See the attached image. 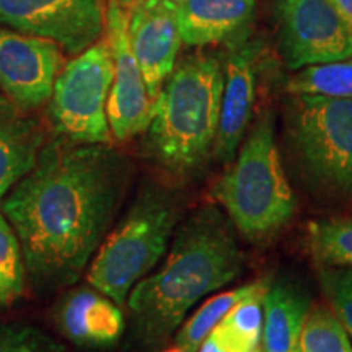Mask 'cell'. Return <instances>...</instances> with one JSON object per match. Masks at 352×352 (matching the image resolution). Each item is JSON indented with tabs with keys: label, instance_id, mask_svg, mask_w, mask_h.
<instances>
[{
	"label": "cell",
	"instance_id": "1",
	"mask_svg": "<svg viewBox=\"0 0 352 352\" xmlns=\"http://www.w3.org/2000/svg\"><path fill=\"white\" fill-rule=\"evenodd\" d=\"M132 178L129 158L104 144L57 138L0 199L39 290L76 284L108 235Z\"/></svg>",
	"mask_w": 352,
	"mask_h": 352
},
{
	"label": "cell",
	"instance_id": "2",
	"mask_svg": "<svg viewBox=\"0 0 352 352\" xmlns=\"http://www.w3.org/2000/svg\"><path fill=\"white\" fill-rule=\"evenodd\" d=\"M243 267L230 219L210 204L196 209L176 230L162 266L127 296L139 333L151 344L168 340L202 297L236 279Z\"/></svg>",
	"mask_w": 352,
	"mask_h": 352
},
{
	"label": "cell",
	"instance_id": "3",
	"mask_svg": "<svg viewBox=\"0 0 352 352\" xmlns=\"http://www.w3.org/2000/svg\"><path fill=\"white\" fill-rule=\"evenodd\" d=\"M223 67L214 56L195 54L175 65L155 98L147 148L162 168L188 176L206 164L219 129Z\"/></svg>",
	"mask_w": 352,
	"mask_h": 352
},
{
	"label": "cell",
	"instance_id": "4",
	"mask_svg": "<svg viewBox=\"0 0 352 352\" xmlns=\"http://www.w3.org/2000/svg\"><path fill=\"white\" fill-rule=\"evenodd\" d=\"M235 164L212 186L235 228L250 240H266L296 212V196L276 144L274 116L263 109L246 132Z\"/></svg>",
	"mask_w": 352,
	"mask_h": 352
},
{
	"label": "cell",
	"instance_id": "5",
	"mask_svg": "<svg viewBox=\"0 0 352 352\" xmlns=\"http://www.w3.org/2000/svg\"><path fill=\"white\" fill-rule=\"evenodd\" d=\"M178 197L158 184H147L124 217L91 258L87 280L116 305L126 303L131 289L164 256L179 222Z\"/></svg>",
	"mask_w": 352,
	"mask_h": 352
},
{
	"label": "cell",
	"instance_id": "6",
	"mask_svg": "<svg viewBox=\"0 0 352 352\" xmlns=\"http://www.w3.org/2000/svg\"><path fill=\"white\" fill-rule=\"evenodd\" d=\"M285 139L294 164L315 195L352 197V98L292 95Z\"/></svg>",
	"mask_w": 352,
	"mask_h": 352
},
{
	"label": "cell",
	"instance_id": "7",
	"mask_svg": "<svg viewBox=\"0 0 352 352\" xmlns=\"http://www.w3.org/2000/svg\"><path fill=\"white\" fill-rule=\"evenodd\" d=\"M113 56L107 36L64 64L52 88L51 124L56 135L77 144L111 145L107 104Z\"/></svg>",
	"mask_w": 352,
	"mask_h": 352
},
{
	"label": "cell",
	"instance_id": "8",
	"mask_svg": "<svg viewBox=\"0 0 352 352\" xmlns=\"http://www.w3.org/2000/svg\"><path fill=\"white\" fill-rule=\"evenodd\" d=\"M274 13L290 70L352 57V25L329 0H274Z\"/></svg>",
	"mask_w": 352,
	"mask_h": 352
},
{
	"label": "cell",
	"instance_id": "9",
	"mask_svg": "<svg viewBox=\"0 0 352 352\" xmlns=\"http://www.w3.org/2000/svg\"><path fill=\"white\" fill-rule=\"evenodd\" d=\"M0 25L77 56L107 30V0H0Z\"/></svg>",
	"mask_w": 352,
	"mask_h": 352
},
{
	"label": "cell",
	"instance_id": "10",
	"mask_svg": "<svg viewBox=\"0 0 352 352\" xmlns=\"http://www.w3.org/2000/svg\"><path fill=\"white\" fill-rule=\"evenodd\" d=\"M113 56V83L107 114L113 140L126 142L147 131L152 118V98L131 50L127 12L116 0H107V30Z\"/></svg>",
	"mask_w": 352,
	"mask_h": 352
},
{
	"label": "cell",
	"instance_id": "11",
	"mask_svg": "<svg viewBox=\"0 0 352 352\" xmlns=\"http://www.w3.org/2000/svg\"><path fill=\"white\" fill-rule=\"evenodd\" d=\"M65 64L54 41L0 25V91L25 111H36L52 95Z\"/></svg>",
	"mask_w": 352,
	"mask_h": 352
},
{
	"label": "cell",
	"instance_id": "12",
	"mask_svg": "<svg viewBox=\"0 0 352 352\" xmlns=\"http://www.w3.org/2000/svg\"><path fill=\"white\" fill-rule=\"evenodd\" d=\"M127 36L153 100L173 72L183 44L176 20V3L170 0H144L131 8L127 12Z\"/></svg>",
	"mask_w": 352,
	"mask_h": 352
},
{
	"label": "cell",
	"instance_id": "13",
	"mask_svg": "<svg viewBox=\"0 0 352 352\" xmlns=\"http://www.w3.org/2000/svg\"><path fill=\"white\" fill-rule=\"evenodd\" d=\"M222 67L223 88L212 155L228 165L235 158L252 122L256 98V46H232Z\"/></svg>",
	"mask_w": 352,
	"mask_h": 352
},
{
	"label": "cell",
	"instance_id": "14",
	"mask_svg": "<svg viewBox=\"0 0 352 352\" xmlns=\"http://www.w3.org/2000/svg\"><path fill=\"white\" fill-rule=\"evenodd\" d=\"M254 12L256 0H183L176 20L186 46L204 47L241 36Z\"/></svg>",
	"mask_w": 352,
	"mask_h": 352
},
{
	"label": "cell",
	"instance_id": "15",
	"mask_svg": "<svg viewBox=\"0 0 352 352\" xmlns=\"http://www.w3.org/2000/svg\"><path fill=\"white\" fill-rule=\"evenodd\" d=\"M44 140L41 122L0 91V199L36 165Z\"/></svg>",
	"mask_w": 352,
	"mask_h": 352
},
{
	"label": "cell",
	"instance_id": "16",
	"mask_svg": "<svg viewBox=\"0 0 352 352\" xmlns=\"http://www.w3.org/2000/svg\"><path fill=\"white\" fill-rule=\"evenodd\" d=\"M57 318L65 336L80 346H111L124 331L121 310L98 290L70 294Z\"/></svg>",
	"mask_w": 352,
	"mask_h": 352
},
{
	"label": "cell",
	"instance_id": "17",
	"mask_svg": "<svg viewBox=\"0 0 352 352\" xmlns=\"http://www.w3.org/2000/svg\"><path fill=\"white\" fill-rule=\"evenodd\" d=\"M263 352H292L311 302L305 290L289 280L270 285L263 297Z\"/></svg>",
	"mask_w": 352,
	"mask_h": 352
},
{
	"label": "cell",
	"instance_id": "18",
	"mask_svg": "<svg viewBox=\"0 0 352 352\" xmlns=\"http://www.w3.org/2000/svg\"><path fill=\"white\" fill-rule=\"evenodd\" d=\"M264 294H254L235 303L209 333L223 352H252L256 349L263 331Z\"/></svg>",
	"mask_w": 352,
	"mask_h": 352
},
{
	"label": "cell",
	"instance_id": "19",
	"mask_svg": "<svg viewBox=\"0 0 352 352\" xmlns=\"http://www.w3.org/2000/svg\"><path fill=\"white\" fill-rule=\"evenodd\" d=\"M267 287H270V280L261 279L209 298L204 305L199 307V310H196V314L186 323H182V328L178 329L175 340L176 346L183 352H197L202 341L209 336L215 324L226 316L227 311L235 303L250 296H254V294H264Z\"/></svg>",
	"mask_w": 352,
	"mask_h": 352
},
{
	"label": "cell",
	"instance_id": "20",
	"mask_svg": "<svg viewBox=\"0 0 352 352\" xmlns=\"http://www.w3.org/2000/svg\"><path fill=\"white\" fill-rule=\"evenodd\" d=\"M307 248L318 266L352 270V219L310 222L307 227Z\"/></svg>",
	"mask_w": 352,
	"mask_h": 352
},
{
	"label": "cell",
	"instance_id": "21",
	"mask_svg": "<svg viewBox=\"0 0 352 352\" xmlns=\"http://www.w3.org/2000/svg\"><path fill=\"white\" fill-rule=\"evenodd\" d=\"M285 88L290 95L352 98V57L298 69Z\"/></svg>",
	"mask_w": 352,
	"mask_h": 352
},
{
	"label": "cell",
	"instance_id": "22",
	"mask_svg": "<svg viewBox=\"0 0 352 352\" xmlns=\"http://www.w3.org/2000/svg\"><path fill=\"white\" fill-rule=\"evenodd\" d=\"M292 352H352V342L331 308L311 305Z\"/></svg>",
	"mask_w": 352,
	"mask_h": 352
},
{
	"label": "cell",
	"instance_id": "23",
	"mask_svg": "<svg viewBox=\"0 0 352 352\" xmlns=\"http://www.w3.org/2000/svg\"><path fill=\"white\" fill-rule=\"evenodd\" d=\"M26 266L15 230L0 210V307L23 296Z\"/></svg>",
	"mask_w": 352,
	"mask_h": 352
},
{
	"label": "cell",
	"instance_id": "24",
	"mask_svg": "<svg viewBox=\"0 0 352 352\" xmlns=\"http://www.w3.org/2000/svg\"><path fill=\"white\" fill-rule=\"evenodd\" d=\"M318 283L329 308L340 318L352 342V270L320 266Z\"/></svg>",
	"mask_w": 352,
	"mask_h": 352
},
{
	"label": "cell",
	"instance_id": "25",
	"mask_svg": "<svg viewBox=\"0 0 352 352\" xmlns=\"http://www.w3.org/2000/svg\"><path fill=\"white\" fill-rule=\"evenodd\" d=\"M0 352H67L63 344L26 323L0 324Z\"/></svg>",
	"mask_w": 352,
	"mask_h": 352
},
{
	"label": "cell",
	"instance_id": "26",
	"mask_svg": "<svg viewBox=\"0 0 352 352\" xmlns=\"http://www.w3.org/2000/svg\"><path fill=\"white\" fill-rule=\"evenodd\" d=\"M342 13V16L352 25V0H329Z\"/></svg>",
	"mask_w": 352,
	"mask_h": 352
},
{
	"label": "cell",
	"instance_id": "27",
	"mask_svg": "<svg viewBox=\"0 0 352 352\" xmlns=\"http://www.w3.org/2000/svg\"><path fill=\"white\" fill-rule=\"evenodd\" d=\"M197 352H223V351L220 349L217 344H215V341L212 340V338L208 336L204 341H202V344L199 349H197Z\"/></svg>",
	"mask_w": 352,
	"mask_h": 352
},
{
	"label": "cell",
	"instance_id": "28",
	"mask_svg": "<svg viewBox=\"0 0 352 352\" xmlns=\"http://www.w3.org/2000/svg\"><path fill=\"white\" fill-rule=\"evenodd\" d=\"M118 3H120V6L124 8L126 12H129L131 8H134L135 6H139V3H142L144 0H116Z\"/></svg>",
	"mask_w": 352,
	"mask_h": 352
},
{
	"label": "cell",
	"instance_id": "29",
	"mask_svg": "<svg viewBox=\"0 0 352 352\" xmlns=\"http://www.w3.org/2000/svg\"><path fill=\"white\" fill-rule=\"evenodd\" d=\"M164 352H183V351L179 349L178 346H175V347H170V349H166V351H164Z\"/></svg>",
	"mask_w": 352,
	"mask_h": 352
},
{
	"label": "cell",
	"instance_id": "30",
	"mask_svg": "<svg viewBox=\"0 0 352 352\" xmlns=\"http://www.w3.org/2000/svg\"><path fill=\"white\" fill-rule=\"evenodd\" d=\"M170 2H173V3H176V6H178V3H182L183 0H170Z\"/></svg>",
	"mask_w": 352,
	"mask_h": 352
},
{
	"label": "cell",
	"instance_id": "31",
	"mask_svg": "<svg viewBox=\"0 0 352 352\" xmlns=\"http://www.w3.org/2000/svg\"><path fill=\"white\" fill-rule=\"evenodd\" d=\"M252 352H259V351H258V349H253V351H252Z\"/></svg>",
	"mask_w": 352,
	"mask_h": 352
}]
</instances>
